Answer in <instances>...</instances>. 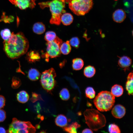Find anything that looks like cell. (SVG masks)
<instances>
[{
  "mask_svg": "<svg viewBox=\"0 0 133 133\" xmlns=\"http://www.w3.org/2000/svg\"><path fill=\"white\" fill-rule=\"evenodd\" d=\"M3 50L9 58H17L26 53L29 48V42L23 33L13 32L9 38L3 42Z\"/></svg>",
  "mask_w": 133,
  "mask_h": 133,
  "instance_id": "1",
  "label": "cell"
},
{
  "mask_svg": "<svg viewBox=\"0 0 133 133\" xmlns=\"http://www.w3.org/2000/svg\"><path fill=\"white\" fill-rule=\"evenodd\" d=\"M69 0H52L38 3L40 8L44 9L49 7L52 16L50 20L51 24L59 25L60 24L61 15L66 12L64 9L66 3H68Z\"/></svg>",
  "mask_w": 133,
  "mask_h": 133,
  "instance_id": "2",
  "label": "cell"
},
{
  "mask_svg": "<svg viewBox=\"0 0 133 133\" xmlns=\"http://www.w3.org/2000/svg\"><path fill=\"white\" fill-rule=\"evenodd\" d=\"M83 114L85 123L92 130L97 131L105 126V117L97 110L94 109H86Z\"/></svg>",
  "mask_w": 133,
  "mask_h": 133,
  "instance_id": "3",
  "label": "cell"
},
{
  "mask_svg": "<svg viewBox=\"0 0 133 133\" xmlns=\"http://www.w3.org/2000/svg\"><path fill=\"white\" fill-rule=\"evenodd\" d=\"M95 106L99 111L103 112L110 110L115 102V98L110 91H102L96 96L93 100Z\"/></svg>",
  "mask_w": 133,
  "mask_h": 133,
  "instance_id": "4",
  "label": "cell"
},
{
  "mask_svg": "<svg viewBox=\"0 0 133 133\" xmlns=\"http://www.w3.org/2000/svg\"><path fill=\"white\" fill-rule=\"evenodd\" d=\"M68 6L75 14L83 16L88 13L92 8L93 0H69Z\"/></svg>",
  "mask_w": 133,
  "mask_h": 133,
  "instance_id": "5",
  "label": "cell"
},
{
  "mask_svg": "<svg viewBox=\"0 0 133 133\" xmlns=\"http://www.w3.org/2000/svg\"><path fill=\"white\" fill-rule=\"evenodd\" d=\"M36 131L35 128L30 122L21 121L14 118L9 126L7 132L34 133Z\"/></svg>",
  "mask_w": 133,
  "mask_h": 133,
  "instance_id": "6",
  "label": "cell"
},
{
  "mask_svg": "<svg viewBox=\"0 0 133 133\" xmlns=\"http://www.w3.org/2000/svg\"><path fill=\"white\" fill-rule=\"evenodd\" d=\"M56 76L54 69L51 68L43 72L41 75L40 82L43 88L47 92H50L54 88Z\"/></svg>",
  "mask_w": 133,
  "mask_h": 133,
  "instance_id": "7",
  "label": "cell"
},
{
  "mask_svg": "<svg viewBox=\"0 0 133 133\" xmlns=\"http://www.w3.org/2000/svg\"><path fill=\"white\" fill-rule=\"evenodd\" d=\"M62 43V40L57 36L54 40L47 42L46 52L42 56L45 58L47 61L49 57L53 58L60 56L61 54L60 47Z\"/></svg>",
  "mask_w": 133,
  "mask_h": 133,
  "instance_id": "8",
  "label": "cell"
},
{
  "mask_svg": "<svg viewBox=\"0 0 133 133\" xmlns=\"http://www.w3.org/2000/svg\"><path fill=\"white\" fill-rule=\"evenodd\" d=\"M36 0H9L13 5L22 10L28 8L33 9L36 5Z\"/></svg>",
  "mask_w": 133,
  "mask_h": 133,
  "instance_id": "9",
  "label": "cell"
},
{
  "mask_svg": "<svg viewBox=\"0 0 133 133\" xmlns=\"http://www.w3.org/2000/svg\"><path fill=\"white\" fill-rule=\"evenodd\" d=\"M113 116L117 118H121L123 117L126 113L125 107L120 104H117L113 108L111 111Z\"/></svg>",
  "mask_w": 133,
  "mask_h": 133,
  "instance_id": "10",
  "label": "cell"
},
{
  "mask_svg": "<svg viewBox=\"0 0 133 133\" xmlns=\"http://www.w3.org/2000/svg\"><path fill=\"white\" fill-rule=\"evenodd\" d=\"M126 17L125 12L122 9H118L116 10L113 13L112 18L116 22L120 23L123 22Z\"/></svg>",
  "mask_w": 133,
  "mask_h": 133,
  "instance_id": "11",
  "label": "cell"
},
{
  "mask_svg": "<svg viewBox=\"0 0 133 133\" xmlns=\"http://www.w3.org/2000/svg\"><path fill=\"white\" fill-rule=\"evenodd\" d=\"M132 63V60L129 57L123 56L120 57L118 62V65L120 67L125 70L129 68Z\"/></svg>",
  "mask_w": 133,
  "mask_h": 133,
  "instance_id": "12",
  "label": "cell"
},
{
  "mask_svg": "<svg viewBox=\"0 0 133 133\" xmlns=\"http://www.w3.org/2000/svg\"><path fill=\"white\" fill-rule=\"evenodd\" d=\"M26 58L29 62L33 63L40 60V56L39 52L37 51L31 50L27 54Z\"/></svg>",
  "mask_w": 133,
  "mask_h": 133,
  "instance_id": "13",
  "label": "cell"
},
{
  "mask_svg": "<svg viewBox=\"0 0 133 133\" xmlns=\"http://www.w3.org/2000/svg\"><path fill=\"white\" fill-rule=\"evenodd\" d=\"M133 73H130L127 77V80L126 83V88L129 95H133Z\"/></svg>",
  "mask_w": 133,
  "mask_h": 133,
  "instance_id": "14",
  "label": "cell"
},
{
  "mask_svg": "<svg viewBox=\"0 0 133 133\" xmlns=\"http://www.w3.org/2000/svg\"><path fill=\"white\" fill-rule=\"evenodd\" d=\"M55 122L58 126L64 127L67 125L68 120L65 116L63 114H60L55 118Z\"/></svg>",
  "mask_w": 133,
  "mask_h": 133,
  "instance_id": "15",
  "label": "cell"
},
{
  "mask_svg": "<svg viewBox=\"0 0 133 133\" xmlns=\"http://www.w3.org/2000/svg\"><path fill=\"white\" fill-rule=\"evenodd\" d=\"M73 17L72 15L69 13H65L61 17V22L64 25H70L73 22Z\"/></svg>",
  "mask_w": 133,
  "mask_h": 133,
  "instance_id": "16",
  "label": "cell"
},
{
  "mask_svg": "<svg viewBox=\"0 0 133 133\" xmlns=\"http://www.w3.org/2000/svg\"><path fill=\"white\" fill-rule=\"evenodd\" d=\"M33 30L35 33L38 34H41L45 32L46 28L45 25L42 23L38 22L34 24Z\"/></svg>",
  "mask_w": 133,
  "mask_h": 133,
  "instance_id": "17",
  "label": "cell"
},
{
  "mask_svg": "<svg viewBox=\"0 0 133 133\" xmlns=\"http://www.w3.org/2000/svg\"><path fill=\"white\" fill-rule=\"evenodd\" d=\"M81 125L77 122H73L68 126L63 127L64 130L66 132L70 133H76L77 129L80 127Z\"/></svg>",
  "mask_w": 133,
  "mask_h": 133,
  "instance_id": "18",
  "label": "cell"
},
{
  "mask_svg": "<svg viewBox=\"0 0 133 133\" xmlns=\"http://www.w3.org/2000/svg\"><path fill=\"white\" fill-rule=\"evenodd\" d=\"M39 72L36 69L31 68L29 71L28 77L29 79L32 81L38 80L40 76Z\"/></svg>",
  "mask_w": 133,
  "mask_h": 133,
  "instance_id": "19",
  "label": "cell"
},
{
  "mask_svg": "<svg viewBox=\"0 0 133 133\" xmlns=\"http://www.w3.org/2000/svg\"><path fill=\"white\" fill-rule=\"evenodd\" d=\"M111 92L112 94L115 96L119 97L123 94V89L121 86L116 84L112 87Z\"/></svg>",
  "mask_w": 133,
  "mask_h": 133,
  "instance_id": "20",
  "label": "cell"
},
{
  "mask_svg": "<svg viewBox=\"0 0 133 133\" xmlns=\"http://www.w3.org/2000/svg\"><path fill=\"white\" fill-rule=\"evenodd\" d=\"M84 64V62L81 58H76L72 60V68L76 70H80L83 67Z\"/></svg>",
  "mask_w": 133,
  "mask_h": 133,
  "instance_id": "21",
  "label": "cell"
},
{
  "mask_svg": "<svg viewBox=\"0 0 133 133\" xmlns=\"http://www.w3.org/2000/svg\"><path fill=\"white\" fill-rule=\"evenodd\" d=\"M60 50L61 53L64 55H67L69 53L71 50V47L69 41L67 40L62 43Z\"/></svg>",
  "mask_w": 133,
  "mask_h": 133,
  "instance_id": "22",
  "label": "cell"
},
{
  "mask_svg": "<svg viewBox=\"0 0 133 133\" xmlns=\"http://www.w3.org/2000/svg\"><path fill=\"white\" fill-rule=\"evenodd\" d=\"M29 96L28 94L25 91H22L18 93L17 95V99L19 102L24 103L29 100Z\"/></svg>",
  "mask_w": 133,
  "mask_h": 133,
  "instance_id": "23",
  "label": "cell"
},
{
  "mask_svg": "<svg viewBox=\"0 0 133 133\" xmlns=\"http://www.w3.org/2000/svg\"><path fill=\"white\" fill-rule=\"evenodd\" d=\"M96 71L95 68L94 66L89 65L85 67L83 73L84 75L86 77L90 78L94 75Z\"/></svg>",
  "mask_w": 133,
  "mask_h": 133,
  "instance_id": "24",
  "label": "cell"
},
{
  "mask_svg": "<svg viewBox=\"0 0 133 133\" xmlns=\"http://www.w3.org/2000/svg\"><path fill=\"white\" fill-rule=\"evenodd\" d=\"M56 33L53 31H48L45 33L44 39L47 42H50L54 40L57 37Z\"/></svg>",
  "mask_w": 133,
  "mask_h": 133,
  "instance_id": "25",
  "label": "cell"
},
{
  "mask_svg": "<svg viewBox=\"0 0 133 133\" xmlns=\"http://www.w3.org/2000/svg\"><path fill=\"white\" fill-rule=\"evenodd\" d=\"M59 96L62 100H68L70 97V95L68 90L66 88H63L60 92Z\"/></svg>",
  "mask_w": 133,
  "mask_h": 133,
  "instance_id": "26",
  "label": "cell"
},
{
  "mask_svg": "<svg viewBox=\"0 0 133 133\" xmlns=\"http://www.w3.org/2000/svg\"><path fill=\"white\" fill-rule=\"evenodd\" d=\"M85 92L86 97L90 99H92L95 96V92L92 87H87L85 90Z\"/></svg>",
  "mask_w": 133,
  "mask_h": 133,
  "instance_id": "27",
  "label": "cell"
},
{
  "mask_svg": "<svg viewBox=\"0 0 133 133\" xmlns=\"http://www.w3.org/2000/svg\"><path fill=\"white\" fill-rule=\"evenodd\" d=\"M0 34L2 39L5 40L9 38L11 35L12 33L9 29L6 28L1 30Z\"/></svg>",
  "mask_w": 133,
  "mask_h": 133,
  "instance_id": "28",
  "label": "cell"
},
{
  "mask_svg": "<svg viewBox=\"0 0 133 133\" xmlns=\"http://www.w3.org/2000/svg\"><path fill=\"white\" fill-rule=\"evenodd\" d=\"M108 130L110 133H120L121 132L118 126L115 123L111 124L109 125Z\"/></svg>",
  "mask_w": 133,
  "mask_h": 133,
  "instance_id": "29",
  "label": "cell"
},
{
  "mask_svg": "<svg viewBox=\"0 0 133 133\" xmlns=\"http://www.w3.org/2000/svg\"><path fill=\"white\" fill-rule=\"evenodd\" d=\"M69 41L71 46L76 49L79 47L80 42L78 37H73L70 39Z\"/></svg>",
  "mask_w": 133,
  "mask_h": 133,
  "instance_id": "30",
  "label": "cell"
},
{
  "mask_svg": "<svg viewBox=\"0 0 133 133\" xmlns=\"http://www.w3.org/2000/svg\"><path fill=\"white\" fill-rule=\"evenodd\" d=\"M21 84V82L20 80L18 78L14 77L12 80V86L14 89L18 88Z\"/></svg>",
  "mask_w": 133,
  "mask_h": 133,
  "instance_id": "31",
  "label": "cell"
},
{
  "mask_svg": "<svg viewBox=\"0 0 133 133\" xmlns=\"http://www.w3.org/2000/svg\"><path fill=\"white\" fill-rule=\"evenodd\" d=\"M30 99L33 102H35L38 100H43L40 95L35 93H32V97Z\"/></svg>",
  "mask_w": 133,
  "mask_h": 133,
  "instance_id": "32",
  "label": "cell"
},
{
  "mask_svg": "<svg viewBox=\"0 0 133 133\" xmlns=\"http://www.w3.org/2000/svg\"><path fill=\"white\" fill-rule=\"evenodd\" d=\"M6 118V113L3 110L0 109V122L4 121Z\"/></svg>",
  "mask_w": 133,
  "mask_h": 133,
  "instance_id": "33",
  "label": "cell"
},
{
  "mask_svg": "<svg viewBox=\"0 0 133 133\" xmlns=\"http://www.w3.org/2000/svg\"><path fill=\"white\" fill-rule=\"evenodd\" d=\"M5 100L4 96L0 95V109L4 107L5 105Z\"/></svg>",
  "mask_w": 133,
  "mask_h": 133,
  "instance_id": "34",
  "label": "cell"
},
{
  "mask_svg": "<svg viewBox=\"0 0 133 133\" xmlns=\"http://www.w3.org/2000/svg\"><path fill=\"white\" fill-rule=\"evenodd\" d=\"M82 133H93L92 131L90 129H89L88 128H86L83 130L82 132Z\"/></svg>",
  "mask_w": 133,
  "mask_h": 133,
  "instance_id": "35",
  "label": "cell"
},
{
  "mask_svg": "<svg viewBox=\"0 0 133 133\" xmlns=\"http://www.w3.org/2000/svg\"><path fill=\"white\" fill-rule=\"evenodd\" d=\"M6 133L5 129L3 127H0V133Z\"/></svg>",
  "mask_w": 133,
  "mask_h": 133,
  "instance_id": "36",
  "label": "cell"
},
{
  "mask_svg": "<svg viewBox=\"0 0 133 133\" xmlns=\"http://www.w3.org/2000/svg\"><path fill=\"white\" fill-rule=\"evenodd\" d=\"M2 21L1 19H0V22Z\"/></svg>",
  "mask_w": 133,
  "mask_h": 133,
  "instance_id": "37",
  "label": "cell"
}]
</instances>
